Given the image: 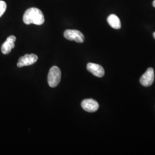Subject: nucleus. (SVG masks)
I'll use <instances>...</instances> for the list:
<instances>
[{
    "instance_id": "f257e3e1",
    "label": "nucleus",
    "mask_w": 155,
    "mask_h": 155,
    "mask_svg": "<svg viewBox=\"0 0 155 155\" xmlns=\"http://www.w3.org/2000/svg\"><path fill=\"white\" fill-rule=\"evenodd\" d=\"M45 16L43 12L36 8H29L23 16V21L27 25L33 24L40 25L45 22Z\"/></svg>"
},
{
    "instance_id": "f03ea898",
    "label": "nucleus",
    "mask_w": 155,
    "mask_h": 155,
    "mask_svg": "<svg viewBox=\"0 0 155 155\" xmlns=\"http://www.w3.org/2000/svg\"><path fill=\"white\" fill-rule=\"evenodd\" d=\"M61 73L60 68L57 66H53L48 75V83L51 87H55L61 82Z\"/></svg>"
},
{
    "instance_id": "7ed1b4c3",
    "label": "nucleus",
    "mask_w": 155,
    "mask_h": 155,
    "mask_svg": "<svg viewBox=\"0 0 155 155\" xmlns=\"http://www.w3.org/2000/svg\"><path fill=\"white\" fill-rule=\"evenodd\" d=\"M64 37L70 41H75L77 43H82L84 41L83 33L76 29H67L64 32Z\"/></svg>"
},
{
    "instance_id": "20e7f679",
    "label": "nucleus",
    "mask_w": 155,
    "mask_h": 155,
    "mask_svg": "<svg viewBox=\"0 0 155 155\" xmlns=\"http://www.w3.org/2000/svg\"><path fill=\"white\" fill-rule=\"evenodd\" d=\"M154 80V70L152 68H149L140 78V83L143 86L148 87L153 84Z\"/></svg>"
},
{
    "instance_id": "39448f33",
    "label": "nucleus",
    "mask_w": 155,
    "mask_h": 155,
    "mask_svg": "<svg viewBox=\"0 0 155 155\" xmlns=\"http://www.w3.org/2000/svg\"><path fill=\"white\" fill-rule=\"evenodd\" d=\"M38 59V57L35 54H26L19 59L17 63V66L22 67L32 65L37 61Z\"/></svg>"
},
{
    "instance_id": "423d86ee",
    "label": "nucleus",
    "mask_w": 155,
    "mask_h": 155,
    "mask_svg": "<svg viewBox=\"0 0 155 155\" xmlns=\"http://www.w3.org/2000/svg\"><path fill=\"white\" fill-rule=\"evenodd\" d=\"M82 107L84 110L90 113L95 112L98 110L99 108L98 103L93 99H86L83 100L81 103Z\"/></svg>"
},
{
    "instance_id": "0eeeda50",
    "label": "nucleus",
    "mask_w": 155,
    "mask_h": 155,
    "mask_svg": "<svg viewBox=\"0 0 155 155\" xmlns=\"http://www.w3.org/2000/svg\"><path fill=\"white\" fill-rule=\"evenodd\" d=\"M16 40V38L14 36H9L4 44L1 46V51L2 54L6 55L11 52L12 50L15 48V43Z\"/></svg>"
},
{
    "instance_id": "6e6552de",
    "label": "nucleus",
    "mask_w": 155,
    "mask_h": 155,
    "mask_svg": "<svg viewBox=\"0 0 155 155\" xmlns=\"http://www.w3.org/2000/svg\"><path fill=\"white\" fill-rule=\"evenodd\" d=\"M87 69L89 72H91L94 76L97 77H102L105 75V70L104 68L101 65L95 63H88L87 65Z\"/></svg>"
},
{
    "instance_id": "1a4fd4ad",
    "label": "nucleus",
    "mask_w": 155,
    "mask_h": 155,
    "mask_svg": "<svg viewBox=\"0 0 155 155\" xmlns=\"http://www.w3.org/2000/svg\"><path fill=\"white\" fill-rule=\"evenodd\" d=\"M107 21L111 27L114 29H119L121 27V24L120 18L114 14H111L108 17Z\"/></svg>"
},
{
    "instance_id": "9d476101",
    "label": "nucleus",
    "mask_w": 155,
    "mask_h": 155,
    "mask_svg": "<svg viewBox=\"0 0 155 155\" xmlns=\"http://www.w3.org/2000/svg\"><path fill=\"white\" fill-rule=\"evenodd\" d=\"M7 5L5 2L2 0H0V17L2 16L6 11Z\"/></svg>"
},
{
    "instance_id": "9b49d317",
    "label": "nucleus",
    "mask_w": 155,
    "mask_h": 155,
    "mask_svg": "<svg viewBox=\"0 0 155 155\" xmlns=\"http://www.w3.org/2000/svg\"><path fill=\"white\" fill-rule=\"evenodd\" d=\"M153 7L155 8V0H154L153 2Z\"/></svg>"
},
{
    "instance_id": "f8f14e48",
    "label": "nucleus",
    "mask_w": 155,
    "mask_h": 155,
    "mask_svg": "<svg viewBox=\"0 0 155 155\" xmlns=\"http://www.w3.org/2000/svg\"><path fill=\"white\" fill-rule=\"evenodd\" d=\"M153 38H155V32H154V33H153Z\"/></svg>"
}]
</instances>
